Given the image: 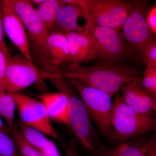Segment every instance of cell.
Returning a JSON list of instances; mask_svg holds the SVG:
<instances>
[{"mask_svg":"<svg viewBox=\"0 0 156 156\" xmlns=\"http://www.w3.org/2000/svg\"><path fill=\"white\" fill-rule=\"evenodd\" d=\"M61 72L65 79H76L111 96L119 93L128 82L141 79L143 75L136 67L126 64L81 65L77 66L67 64L62 66Z\"/></svg>","mask_w":156,"mask_h":156,"instance_id":"obj_1","label":"cell"},{"mask_svg":"<svg viewBox=\"0 0 156 156\" xmlns=\"http://www.w3.org/2000/svg\"><path fill=\"white\" fill-rule=\"evenodd\" d=\"M70 3L83 11L87 34L95 27L120 31L132 7V1L125 0H71Z\"/></svg>","mask_w":156,"mask_h":156,"instance_id":"obj_2","label":"cell"},{"mask_svg":"<svg viewBox=\"0 0 156 156\" xmlns=\"http://www.w3.org/2000/svg\"><path fill=\"white\" fill-rule=\"evenodd\" d=\"M112 131L109 141L122 142L154 130L156 120L152 114H143L134 111L116 94L112 115Z\"/></svg>","mask_w":156,"mask_h":156,"instance_id":"obj_3","label":"cell"},{"mask_svg":"<svg viewBox=\"0 0 156 156\" xmlns=\"http://www.w3.org/2000/svg\"><path fill=\"white\" fill-rule=\"evenodd\" d=\"M50 81L58 92L67 97L69 127L84 147L93 150L95 132L91 117L80 95L65 78H56Z\"/></svg>","mask_w":156,"mask_h":156,"instance_id":"obj_4","label":"cell"},{"mask_svg":"<svg viewBox=\"0 0 156 156\" xmlns=\"http://www.w3.org/2000/svg\"><path fill=\"white\" fill-rule=\"evenodd\" d=\"M66 80L77 92L101 133L104 137L109 138L112 131V115L113 101L112 96L76 79Z\"/></svg>","mask_w":156,"mask_h":156,"instance_id":"obj_5","label":"cell"},{"mask_svg":"<svg viewBox=\"0 0 156 156\" xmlns=\"http://www.w3.org/2000/svg\"><path fill=\"white\" fill-rule=\"evenodd\" d=\"M60 77H63L61 73L44 70L21 54H17L8 59L3 85L6 92L14 94L37 82Z\"/></svg>","mask_w":156,"mask_h":156,"instance_id":"obj_6","label":"cell"},{"mask_svg":"<svg viewBox=\"0 0 156 156\" xmlns=\"http://www.w3.org/2000/svg\"><path fill=\"white\" fill-rule=\"evenodd\" d=\"M89 34L93 40L96 52L95 59L101 64L118 65L135 57L119 30L95 27Z\"/></svg>","mask_w":156,"mask_h":156,"instance_id":"obj_7","label":"cell"},{"mask_svg":"<svg viewBox=\"0 0 156 156\" xmlns=\"http://www.w3.org/2000/svg\"><path fill=\"white\" fill-rule=\"evenodd\" d=\"M132 3L131 12L121 28L122 34L134 54L141 56L154 36L151 34L147 23L148 2L135 0Z\"/></svg>","mask_w":156,"mask_h":156,"instance_id":"obj_8","label":"cell"},{"mask_svg":"<svg viewBox=\"0 0 156 156\" xmlns=\"http://www.w3.org/2000/svg\"><path fill=\"white\" fill-rule=\"evenodd\" d=\"M6 1L22 20L29 39L30 48L32 46L35 55L44 64V67L45 44L49 33L39 19L36 9L28 0Z\"/></svg>","mask_w":156,"mask_h":156,"instance_id":"obj_9","label":"cell"},{"mask_svg":"<svg viewBox=\"0 0 156 156\" xmlns=\"http://www.w3.org/2000/svg\"><path fill=\"white\" fill-rule=\"evenodd\" d=\"M12 94L23 123L59 140L58 133L52 126L46 108L41 101L20 92Z\"/></svg>","mask_w":156,"mask_h":156,"instance_id":"obj_10","label":"cell"},{"mask_svg":"<svg viewBox=\"0 0 156 156\" xmlns=\"http://www.w3.org/2000/svg\"><path fill=\"white\" fill-rule=\"evenodd\" d=\"M1 2L5 34L8 36L22 56L33 62L29 39L22 20L6 0H2Z\"/></svg>","mask_w":156,"mask_h":156,"instance_id":"obj_11","label":"cell"},{"mask_svg":"<svg viewBox=\"0 0 156 156\" xmlns=\"http://www.w3.org/2000/svg\"><path fill=\"white\" fill-rule=\"evenodd\" d=\"M71 62L66 34L55 31L50 32L45 44L44 70L61 73L60 66L70 64Z\"/></svg>","mask_w":156,"mask_h":156,"instance_id":"obj_12","label":"cell"},{"mask_svg":"<svg viewBox=\"0 0 156 156\" xmlns=\"http://www.w3.org/2000/svg\"><path fill=\"white\" fill-rule=\"evenodd\" d=\"M141 79L124 85L121 89V97L126 104L136 112L154 114L156 111V98L143 88L140 84Z\"/></svg>","mask_w":156,"mask_h":156,"instance_id":"obj_13","label":"cell"},{"mask_svg":"<svg viewBox=\"0 0 156 156\" xmlns=\"http://www.w3.org/2000/svg\"><path fill=\"white\" fill-rule=\"evenodd\" d=\"M66 35L71 61L70 65L77 66L89 60L95 59V46L89 34L70 32Z\"/></svg>","mask_w":156,"mask_h":156,"instance_id":"obj_14","label":"cell"},{"mask_svg":"<svg viewBox=\"0 0 156 156\" xmlns=\"http://www.w3.org/2000/svg\"><path fill=\"white\" fill-rule=\"evenodd\" d=\"M80 17H85L83 11L80 8L64 2L58 9L56 23L52 31L66 34L70 32L84 34V27L78 24V19Z\"/></svg>","mask_w":156,"mask_h":156,"instance_id":"obj_15","label":"cell"},{"mask_svg":"<svg viewBox=\"0 0 156 156\" xmlns=\"http://www.w3.org/2000/svg\"><path fill=\"white\" fill-rule=\"evenodd\" d=\"M51 119L69 126L68 101L65 95L59 92L46 93L40 95Z\"/></svg>","mask_w":156,"mask_h":156,"instance_id":"obj_16","label":"cell"},{"mask_svg":"<svg viewBox=\"0 0 156 156\" xmlns=\"http://www.w3.org/2000/svg\"><path fill=\"white\" fill-rule=\"evenodd\" d=\"M64 3L62 0H45L38 6L36 9L37 14L48 33L53 30L58 9Z\"/></svg>","mask_w":156,"mask_h":156,"instance_id":"obj_17","label":"cell"},{"mask_svg":"<svg viewBox=\"0 0 156 156\" xmlns=\"http://www.w3.org/2000/svg\"><path fill=\"white\" fill-rule=\"evenodd\" d=\"M15 124L25 139L39 151L48 145L50 140L47 138L41 131L25 125L21 121H15Z\"/></svg>","mask_w":156,"mask_h":156,"instance_id":"obj_18","label":"cell"},{"mask_svg":"<svg viewBox=\"0 0 156 156\" xmlns=\"http://www.w3.org/2000/svg\"><path fill=\"white\" fill-rule=\"evenodd\" d=\"M17 107L12 94L6 92L0 95V116H2L11 128L15 125L14 115Z\"/></svg>","mask_w":156,"mask_h":156,"instance_id":"obj_19","label":"cell"},{"mask_svg":"<svg viewBox=\"0 0 156 156\" xmlns=\"http://www.w3.org/2000/svg\"><path fill=\"white\" fill-rule=\"evenodd\" d=\"M10 129L11 136L14 139L20 153L22 156H43L41 152L25 139L16 125Z\"/></svg>","mask_w":156,"mask_h":156,"instance_id":"obj_20","label":"cell"},{"mask_svg":"<svg viewBox=\"0 0 156 156\" xmlns=\"http://www.w3.org/2000/svg\"><path fill=\"white\" fill-rule=\"evenodd\" d=\"M0 156H22L11 135L0 131Z\"/></svg>","mask_w":156,"mask_h":156,"instance_id":"obj_21","label":"cell"},{"mask_svg":"<svg viewBox=\"0 0 156 156\" xmlns=\"http://www.w3.org/2000/svg\"><path fill=\"white\" fill-rule=\"evenodd\" d=\"M140 84L146 91L156 98V67L146 66Z\"/></svg>","mask_w":156,"mask_h":156,"instance_id":"obj_22","label":"cell"},{"mask_svg":"<svg viewBox=\"0 0 156 156\" xmlns=\"http://www.w3.org/2000/svg\"><path fill=\"white\" fill-rule=\"evenodd\" d=\"M148 144V141L140 146L123 144L117 151V156H145Z\"/></svg>","mask_w":156,"mask_h":156,"instance_id":"obj_23","label":"cell"},{"mask_svg":"<svg viewBox=\"0 0 156 156\" xmlns=\"http://www.w3.org/2000/svg\"><path fill=\"white\" fill-rule=\"evenodd\" d=\"M141 57L146 66L156 67V41L155 38L146 48Z\"/></svg>","mask_w":156,"mask_h":156,"instance_id":"obj_24","label":"cell"},{"mask_svg":"<svg viewBox=\"0 0 156 156\" xmlns=\"http://www.w3.org/2000/svg\"><path fill=\"white\" fill-rule=\"evenodd\" d=\"M0 50L2 51L7 58L11 57L10 51L6 44L5 38V33L3 23L2 9L0 1Z\"/></svg>","mask_w":156,"mask_h":156,"instance_id":"obj_25","label":"cell"},{"mask_svg":"<svg viewBox=\"0 0 156 156\" xmlns=\"http://www.w3.org/2000/svg\"><path fill=\"white\" fill-rule=\"evenodd\" d=\"M146 21L151 34L154 36L156 34V5H154L149 9L147 14Z\"/></svg>","mask_w":156,"mask_h":156,"instance_id":"obj_26","label":"cell"},{"mask_svg":"<svg viewBox=\"0 0 156 156\" xmlns=\"http://www.w3.org/2000/svg\"><path fill=\"white\" fill-rule=\"evenodd\" d=\"M40 151L43 156H62L56 144L51 140L48 145Z\"/></svg>","mask_w":156,"mask_h":156,"instance_id":"obj_27","label":"cell"},{"mask_svg":"<svg viewBox=\"0 0 156 156\" xmlns=\"http://www.w3.org/2000/svg\"><path fill=\"white\" fill-rule=\"evenodd\" d=\"M8 59L4 53L0 50V81L2 85L5 76Z\"/></svg>","mask_w":156,"mask_h":156,"instance_id":"obj_28","label":"cell"},{"mask_svg":"<svg viewBox=\"0 0 156 156\" xmlns=\"http://www.w3.org/2000/svg\"><path fill=\"white\" fill-rule=\"evenodd\" d=\"M145 156H156V140L154 135L148 140V144Z\"/></svg>","mask_w":156,"mask_h":156,"instance_id":"obj_29","label":"cell"},{"mask_svg":"<svg viewBox=\"0 0 156 156\" xmlns=\"http://www.w3.org/2000/svg\"><path fill=\"white\" fill-rule=\"evenodd\" d=\"M65 156H80L73 144H70L66 148Z\"/></svg>","mask_w":156,"mask_h":156,"instance_id":"obj_30","label":"cell"},{"mask_svg":"<svg viewBox=\"0 0 156 156\" xmlns=\"http://www.w3.org/2000/svg\"><path fill=\"white\" fill-rule=\"evenodd\" d=\"M0 131L5 133L8 135H11L9 127L6 124H5L1 116H0Z\"/></svg>","mask_w":156,"mask_h":156,"instance_id":"obj_31","label":"cell"},{"mask_svg":"<svg viewBox=\"0 0 156 156\" xmlns=\"http://www.w3.org/2000/svg\"><path fill=\"white\" fill-rule=\"evenodd\" d=\"M44 1L45 0H31L30 2L32 4L36 5L38 6L44 2Z\"/></svg>","mask_w":156,"mask_h":156,"instance_id":"obj_32","label":"cell"},{"mask_svg":"<svg viewBox=\"0 0 156 156\" xmlns=\"http://www.w3.org/2000/svg\"><path fill=\"white\" fill-rule=\"evenodd\" d=\"M5 92H6L2 84L1 81H0V95Z\"/></svg>","mask_w":156,"mask_h":156,"instance_id":"obj_33","label":"cell"}]
</instances>
